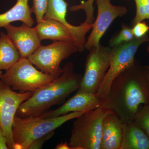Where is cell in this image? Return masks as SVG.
<instances>
[{
	"label": "cell",
	"mask_w": 149,
	"mask_h": 149,
	"mask_svg": "<svg viewBox=\"0 0 149 149\" xmlns=\"http://www.w3.org/2000/svg\"><path fill=\"white\" fill-rule=\"evenodd\" d=\"M149 105V83L144 67L134 64L116 77L101 106L125 123L131 122L141 105Z\"/></svg>",
	"instance_id": "1"
},
{
	"label": "cell",
	"mask_w": 149,
	"mask_h": 149,
	"mask_svg": "<svg viewBox=\"0 0 149 149\" xmlns=\"http://www.w3.org/2000/svg\"><path fill=\"white\" fill-rule=\"evenodd\" d=\"M62 68L63 72L60 77L33 92L30 97L20 105L17 116H39L51 107L61 103L79 89L83 75L74 72L73 63H67Z\"/></svg>",
	"instance_id": "2"
},
{
	"label": "cell",
	"mask_w": 149,
	"mask_h": 149,
	"mask_svg": "<svg viewBox=\"0 0 149 149\" xmlns=\"http://www.w3.org/2000/svg\"><path fill=\"white\" fill-rule=\"evenodd\" d=\"M84 112H71L58 117L44 118L39 116L20 117L15 116L12 126L14 149H28L37 139L75 119Z\"/></svg>",
	"instance_id": "3"
},
{
	"label": "cell",
	"mask_w": 149,
	"mask_h": 149,
	"mask_svg": "<svg viewBox=\"0 0 149 149\" xmlns=\"http://www.w3.org/2000/svg\"><path fill=\"white\" fill-rule=\"evenodd\" d=\"M110 111L100 106L76 118L70 139L71 149H100L104 118Z\"/></svg>",
	"instance_id": "4"
},
{
	"label": "cell",
	"mask_w": 149,
	"mask_h": 149,
	"mask_svg": "<svg viewBox=\"0 0 149 149\" xmlns=\"http://www.w3.org/2000/svg\"><path fill=\"white\" fill-rule=\"evenodd\" d=\"M0 79L14 91L20 93L34 92L52 83L55 78L38 70L27 58H21L2 74Z\"/></svg>",
	"instance_id": "5"
},
{
	"label": "cell",
	"mask_w": 149,
	"mask_h": 149,
	"mask_svg": "<svg viewBox=\"0 0 149 149\" xmlns=\"http://www.w3.org/2000/svg\"><path fill=\"white\" fill-rule=\"evenodd\" d=\"M78 52L73 42L54 41L49 45H41L27 58L37 69L52 75L55 79L61 75L63 60Z\"/></svg>",
	"instance_id": "6"
},
{
	"label": "cell",
	"mask_w": 149,
	"mask_h": 149,
	"mask_svg": "<svg viewBox=\"0 0 149 149\" xmlns=\"http://www.w3.org/2000/svg\"><path fill=\"white\" fill-rule=\"evenodd\" d=\"M149 41V38L146 34L141 38L135 37L128 42L112 48L110 65L96 94L98 98L101 101L105 98L113 80L125 70L133 65L135 61V55L139 47Z\"/></svg>",
	"instance_id": "7"
},
{
	"label": "cell",
	"mask_w": 149,
	"mask_h": 149,
	"mask_svg": "<svg viewBox=\"0 0 149 149\" xmlns=\"http://www.w3.org/2000/svg\"><path fill=\"white\" fill-rule=\"evenodd\" d=\"M111 55L112 48L101 45L89 51L78 90L96 95L109 68Z\"/></svg>",
	"instance_id": "8"
},
{
	"label": "cell",
	"mask_w": 149,
	"mask_h": 149,
	"mask_svg": "<svg viewBox=\"0 0 149 149\" xmlns=\"http://www.w3.org/2000/svg\"><path fill=\"white\" fill-rule=\"evenodd\" d=\"M33 92L17 93L0 79V125L5 136L8 149H14L12 126L19 107L31 97Z\"/></svg>",
	"instance_id": "9"
},
{
	"label": "cell",
	"mask_w": 149,
	"mask_h": 149,
	"mask_svg": "<svg viewBox=\"0 0 149 149\" xmlns=\"http://www.w3.org/2000/svg\"><path fill=\"white\" fill-rule=\"evenodd\" d=\"M96 3L97 15L85 45V49L88 51L100 45L101 39L113 22L118 17L124 16L128 11L124 6L112 4L111 0H96Z\"/></svg>",
	"instance_id": "10"
},
{
	"label": "cell",
	"mask_w": 149,
	"mask_h": 149,
	"mask_svg": "<svg viewBox=\"0 0 149 149\" xmlns=\"http://www.w3.org/2000/svg\"><path fill=\"white\" fill-rule=\"evenodd\" d=\"M67 6V3L65 0H49L47 8L43 19H53L59 22L69 28L76 39L75 45L78 52H81L85 49V36L92 29L93 24H86L83 22L77 26L70 24L66 19Z\"/></svg>",
	"instance_id": "11"
},
{
	"label": "cell",
	"mask_w": 149,
	"mask_h": 149,
	"mask_svg": "<svg viewBox=\"0 0 149 149\" xmlns=\"http://www.w3.org/2000/svg\"><path fill=\"white\" fill-rule=\"evenodd\" d=\"M4 28L21 58H27L41 45V41L35 27H29L23 23L19 27L10 24Z\"/></svg>",
	"instance_id": "12"
},
{
	"label": "cell",
	"mask_w": 149,
	"mask_h": 149,
	"mask_svg": "<svg viewBox=\"0 0 149 149\" xmlns=\"http://www.w3.org/2000/svg\"><path fill=\"white\" fill-rule=\"evenodd\" d=\"M101 104V100L96 95L77 90L74 95L58 108L45 112L38 116L44 118H52L71 112H85L100 107Z\"/></svg>",
	"instance_id": "13"
},
{
	"label": "cell",
	"mask_w": 149,
	"mask_h": 149,
	"mask_svg": "<svg viewBox=\"0 0 149 149\" xmlns=\"http://www.w3.org/2000/svg\"><path fill=\"white\" fill-rule=\"evenodd\" d=\"M125 123L110 111L104 118L100 149H120Z\"/></svg>",
	"instance_id": "14"
},
{
	"label": "cell",
	"mask_w": 149,
	"mask_h": 149,
	"mask_svg": "<svg viewBox=\"0 0 149 149\" xmlns=\"http://www.w3.org/2000/svg\"><path fill=\"white\" fill-rule=\"evenodd\" d=\"M35 28L41 41L50 40L54 42H73L75 45L76 39L73 33L59 22L53 19H43L37 24Z\"/></svg>",
	"instance_id": "15"
},
{
	"label": "cell",
	"mask_w": 149,
	"mask_h": 149,
	"mask_svg": "<svg viewBox=\"0 0 149 149\" xmlns=\"http://www.w3.org/2000/svg\"><path fill=\"white\" fill-rule=\"evenodd\" d=\"M120 149H149V138L134 120L124 124Z\"/></svg>",
	"instance_id": "16"
},
{
	"label": "cell",
	"mask_w": 149,
	"mask_h": 149,
	"mask_svg": "<svg viewBox=\"0 0 149 149\" xmlns=\"http://www.w3.org/2000/svg\"><path fill=\"white\" fill-rule=\"evenodd\" d=\"M29 0H17L15 5L5 13L0 14V28L4 27L13 22H22L29 27L34 23L31 8L28 5Z\"/></svg>",
	"instance_id": "17"
},
{
	"label": "cell",
	"mask_w": 149,
	"mask_h": 149,
	"mask_svg": "<svg viewBox=\"0 0 149 149\" xmlns=\"http://www.w3.org/2000/svg\"><path fill=\"white\" fill-rule=\"evenodd\" d=\"M21 58L18 50L7 34L0 32V71L8 70Z\"/></svg>",
	"instance_id": "18"
},
{
	"label": "cell",
	"mask_w": 149,
	"mask_h": 149,
	"mask_svg": "<svg viewBox=\"0 0 149 149\" xmlns=\"http://www.w3.org/2000/svg\"><path fill=\"white\" fill-rule=\"evenodd\" d=\"M121 30L109 40V45L111 48L128 42L135 38L132 32V27L123 23Z\"/></svg>",
	"instance_id": "19"
},
{
	"label": "cell",
	"mask_w": 149,
	"mask_h": 149,
	"mask_svg": "<svg viewBox=\"0 0 149 149\" xmlns=\"http://www.w3.org/2000/svg\"><path fill=\"white\" fill-rule=\"evenodd\" d=\"M136 13L132 20V26L138 22L149 19V0H135Z\"/></svg>",
	"instance_id": "20"
},
{
	"label": "cell",
	"mask_w": 149,
	"mask_h": 149,
	"mask_svg": "<svg viewBox=\"0 0 149 149\" xmlns=\"http://www.w3.org/2000/svg\"><path fill=\"white\" fill-rule=\"evenodd\" d=\"M133 120L143 130L149 138V105H141Z\"/></svg>",
	"instance_id": "21"
},
{
	"label": "cell",
	"mask_w": 149,
	"mask_h": 149,
	"mask_svg": "<svg viewBox=\"0 0 149 149\" xmlns=\"http://www.w3.org/2000/svg\"><path fill=\"white\" fill-rule=\"evenodd\" d=\"M95 0H87L86 1H82L80 4L72 6L70 8L71 11H77L83 10L86 14V18L84 23L86 24H92L95 21L94 16V8L93 3Z\"/></svg>",
	"instance_id": "22"
},
{
	"label": "cell",
	"mask_w": 149,
	"mask_h": 149,
	"mask_svg": "<svg viewBox=\"0 0 149 149\" xmlns=\"http://www.w3.org/2000/svg\"><path fill=\"white\" fill-rule=\"evenodd\" d=\"M31 12L35 14L37 23L43 20L47 8L49 0H33Z\"/></svg>",
	"instance_id": "23"
},
{
	"label": "cell",
	"mask_w": 149,
	"mask_h": 149,
	"mask_svg": "<svg viewBox=\"0 0 149 149\" xmlns=\"http://www.w3.org/2000/svg\"><path fill=\"white\" fill-rule=\"evenodd\" d=\"M149 30V27L146 23L142 21L138 22L132 27V32L136 38H141L146 35Z\"/></svg>",
	"instance_id": "24"
},
{
	"label": "cell",
	"mask_w": 149,
	"mask_h": 149,
	"mask_svg": "<svg viewBox=\"0 0 149 149\" xmlns=\"http://www.w3.org/2000/svg\"><path fill=\"white\" fill-rule=\"evenodd\" d=\"M55 134V131H52L47 135L35 140L29 146L28 149H42L43 145L48 140L50 139Z\"/></svg>",
	"instance_id": "25"
},
{
	"label": "cell",
	"mask_w": 149,
	"mask_h": 149,
	"mask_svg": "<svg viewBox=\"0 0 149 149\" xmlns=\"http://www.w3.org/2000/svg\"><path fill=\"white\" fill-rule=\"evenodd\" d=\"M7 141L5 136L2 128L0 125V149H8Z\"/></svg>",
	"instance_id": "26"
},
{
	"label": "cell",
	"mask_w": 149,
	"mask_h": 149,
	"mask_svg": "<svg viewBox=\"0 0 149 149\" xmlns=\"http://www.w3.org/2000/svg\"><path fill=\"white\" fill-rule=\"evenodd\" d=\"M55 149H71V147L69 146V144L67 143L66 142H61L60 143H59L56 146Z\"/></svg>",
	"instance_id": "27"
},
{
	"label": "cell",
	"mask_w": 149,
	"mask_h": 149,
	"mask_svg": "<svg viewBox=\"0 0 149 149\" xmlns=\"http://www.w3.org/2000/svg\"><path fill=\"white\" fill-rule=\"evenodd\" d=\"M144 70H145V74L146 76L147 79L149 83V70L147 69L146 67H144Z\"/></svg>",
	"instance_id": "28"
},
{
	"label": "cell",
	"mask_w": 149,
	"mask_h": 149,
	"mask_svg": "<svg viewBox=\"0 0 149 149\" xmlns=\"http://www.w3.org/2000/svg\"><path fill=\"white\" fill-rule=\"evenodd\" d=\"M147 51H148V52L149 53V45L148 46V48H147Z\"/></svg>",
	"instance_id": "29"
},
{
	"label": "cell",
	"mask_w": 149,
	"mask_h": 149,
	"mask_svg": "<svg viewBox=\"0 0 149 149\" xmlns=\"http://www.w3.org/2000/svg\"><path fill=\"white\" fill-rule=\"evenodd\" d=\"M147 69H148L149 70V65H148V66H146Z\"/></svg>",
	"instance_id": "30"
}]
</instances>
